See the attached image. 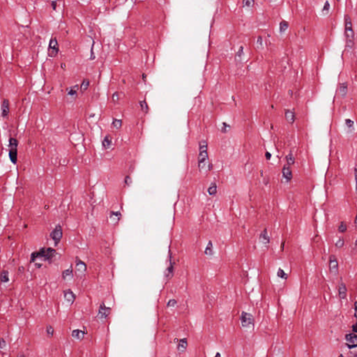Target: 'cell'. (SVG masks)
I'll list each match as a JSON object with an SVG mask.
<instances>
[{
	"label": "cell",
	"instance_id": "6da1fadb",
	"mask_svg": "<svg viewBox=\"0 0 357 357\" xmlns=\"http://www.w3.org/2000/svg\"><path fill=\"white\" fill-rule=\"evenodd\" d=\"M208 144L206 140L203 139L199 142V154L197 157V165L200 172L205 174L210 170V163H209L208 155Z\"/></svg>",
	"mask_w": 357,
	"mask_h": 357
},
{
	"label": "cell",
	"instance_id": "7a4b0ae2",
	"mask_svg": "<svg viewBox=\"0 0 357 357\" xmlns=\"http://www.w3.org/2000/svg\"><path fill=\"white\" fill-rule=\"evenodd\" d=\"M57 255L56 250L50 247H43L39 250L32 252L30 256V262L33 263L37 259H41L45 262L50 263Z\"/></svg>",
	"mask_w": 357,
	"mask_h": 357
},
{
	"label": "cell",
	"instance_id": "3957f363",
	"mask_svg": "<svg viewBox=\"0 0 357 357\" xmlns=\"http://www.w3.org/2000/svg\"><path fill=\"white\" fill-rule=\"evenodd\" d=\"M345 34L347 47L352 50L354 45V31L350 16L346 15L345 18Z\"/></svg>",
	"mask_w": 357,
	"mask_h": 357
},
{
	"label": "cell",
	"instance_id": "277c9868",
	"mask_svg": "<svg viewBox=\"0 0 357 357\" xmlns=\"http://www.w3.org/2000/svg\"><path fill=\"white\" fill-rule=\"evenodd\" d=\"M329 273L331 278L335 280L338 278L339 274V267H338V261L336 256L335 255H331L329 256Z\"/></svg>",
	"mask_w": 357,
	"mask_h": 357
},
{
	"label": "cell",
	"instance_id": "5b68a950",
	"mask_svg": "<svg viewBox=\"0 0 357 357\" xmlns=\"http://www.w3.org/2000/svg\"><path fill=\"white\" fill-rule=\"evenodd\" d=\"M18 141L17 139L11 138L9 139V158L13 164H16L18 161Z\"/></svg>",
	"mask_w": 357,
	"mask_h": 357
},
{
	"label": "cell",
	"instance_id": "8992f818",
	"mask_svg": "<svg viewBox=\"0 0 357 357\" xmlns=\"http://www.w3.org/2000/svg\"><path fill=\"white\" fill-rule=\"evenodd\" d=\"M240 322L241 327L244 329H248L253 328L254 326L255 319L254 317L251 313L242 312L240 317Z\"/></svg>",
	"mask_w": 357,
	"mask_h": 357
},
{
	"label": "cell",
	"instance_id": "52a82bcc",
	"mask_svg": "<svg viewBox=\"0 0 357 357\" xmlns=\"http://www.w3.org/2000/svg\"><path fill=\"white\" fill-rule=\"evenodd\" d=\"M50 237L53 241H54L55 246H57L60 244L61 239L63 237V229L62 226L60 224L56 225L55 227L50 232Z\"/></svg>",
	"mask_w": 357,
	"mask_h": 357
},
{
	"label": "cell",
	"instance_id": "ba28073f",
	"mask_svg": "<svg viewBox=\"0 0 357 357\" xmlns=\"http://www.w3.org/2000/svg\"><path fill=\"white\" fill-rule=\"evenodd\" d=\"M111 308L106 307L103 303H102L100 305V307L98 308V314L96 315V318H97L98 321L101 324L104 323L107 320L108 316L110 314Z\"/></svg>",
	"mask_w": 357,
	"mask_h": 357
},
{
	"label": "cell",
	"instance_id": "9c48e42d",
	"mask_svg": "<svg viewBox=\"0 0 357 357\" xmlns=\"http://www.w3.org/2000/svg\"><path fill=\"white\" fill-rule=\"evenodd\" d=\"M60 51V46H59L58 41L56 38H52L50 40L48 48V55L50 57L54 58L58 55Z\"/></svg>",
	"mask_w": 357,
	"mask_h": 357
},
{
	"label": "cell",
	"instance_id": "30bf717a",
	"mask_svg": "<svg viewBox=\"0 0 357 357\" xmlns=\"http://www.w3.org/2000/svg\"><path fill=\"white\" fill-rule=\"evenodd\" d=\"M79 90V85H75L73 86H71L69 88L67 89L66 93V101L68 103H73V102L76 100V98L77 96V93H78Z\"/></svg>",
	"mask_w": 357,
	"mask_h": 357
},
{
	"label": "cell",
	"instance_id": "8fae6325",
	"mask_svg": "<svg viewBox=\"0 0 357 357\" xmlns=\"http://www.w3.org/2000/svg\"><path fill=\"white\" fill-rule=\"evenodd\" d=\"M76 273L79 276H84L86 271H87V264L86 263L82 261L78 257H76Z\"/></svg>",
	"mask_w": 357,
	"mask_h": 357
},
{
	"label": "cell",
	"instance_id": "7c38bea8",
	"mask_svg": "<svg viewBox=\"0 0 357 357\" xmlns=\"http://www.w3.org/2000/svg\"><path fill=\"white\" fill-rule=\"evenodd\" d=\"M347 346L349 348L357 347V335L354 334H349L345 335Z\"/></svg>",
	"mask_w": 357,
	"mask_h": 357
},
{
	"label": "cell",
	"instance_id": "4fadbf2b",
	"mask_svg": "<svg viewBox=\"0 0 357 357\" xmlns=\"http://www.w3.org/2000/svg\"><path fill=\"white\" fill-rule=\"evenodd\" d=\"M174 260H173V257H172V253H170V264H169L168 267L167 268V270H166L165 272V278L166 280H170V278H172L173 275H174Z\"/></svg>",
	"mask_w": 357,
	"mask_h": 357
},
{
	"label": "cell",
	"instance_id": "5bb4252c",
	"mask_svg": "<svg viewBox=\"0 0 357 357\" xmlns=\"http://www.w3.org/2000/svg\"><path fill=\"white\" fill-rule=\"evenodd\" d=\"M64 300H65V301L68 303L69 305H71L73 304V302L75 301V300H76V294H75L74 292L71 290V289H66L65 291H64Z\"/></svg>",
	"mask_w": 357,
	"mask_h": 357
},
{
	"label": "cell",
	"instance_id": "9a60e30c",
	"mask_svg": "<svg viewBox=\"0 0 357 357\" xmlns=\"http://www.w3.org/2000/svg\"><path fill=\"white\" fill-rule=\"evenodd\" d=\"M347 287L344 282L342 281V278H340L339 284H338V294L341 299H345L347 297Z\"/></svg>",
	"mask_w": 357,
	"mask_h": 357
},
{
	"label": "cell",
	"instance_id": "2e32d148",
	"mask_svg": "<svg viewBox=\"0 0 357 357\" xmlns=\"http://www.w3.org/2000/svg\"><path fill=\"white\" fill-rule=\"evenodd\" d=\"M282 174H283L284 178L288 181H290L292 178H293L292 169L290 168V165H284L283 166V169H282Z\"/></svg>",
	"mask_w": 357,
	"mask_h": 357
},
{
	"label": "cell",
	"instance_id": "e0dca14e",
	"mask_svg": "<svg viewBox=\"0 0 357 357\" xmlns=\"http://www.w3.org/2000/svg\"><path fill=\"white\" fill-rule=\"evenodd\" d=\"M2 117L6 118L8 117L10 112V103L8 99H4L1 106Z\"/></svg>",
	"mask_w": 357,
	"mask_h": 357
},
{
	"label": "cell",
	"instance_id": "ac0fdd59",
	"mask_svg": "<svg viewBox=\"0 0 357 357\" xmlns=\"http://www.w3.org/2000/svg\"><path fill=\"white\" fill-rule=\"evenodd\" d=\"M177 342V347L176 350L179 353L183 354L186 351L187 347H188V339L186 338H182V339L179 340Z\"/></svg>",
	"mask_w": 357,
	"mask_h": 357
},
{
	"label": "cell",
	"instance_id": "d6986e66",
	"mask_svg": "<svg viewBox=\"0 0 357 357\" xmlns=\"http://www.w3.org/2000/svg\"><path fill=\"white\" fill-rule=\"evenodd\" d=\"M62 278L66 282H71L73 279V272L71 266L68 269L64 270L62 272Z\"/></svg>",
	"mask_w": 357,
	"mask_h": 357
},
{
	"label": "cell",
	"instance_id": "ffe728a7",
	"mask_svg": "<svg viewBox=\"0 0 357 357\" xmlns=\"http://www.w3.org/2000/svg\"><path fill=\"white\" fill-rule=\"evenodd\" d=\"M259 239L260 243L264 244V245H265V244H267V245H268V244L269 243V242H270V237H269V236L268 235L267 229H264V230H263L262 232H261V234H260V235H259Z\"/></svg>",
	"mask_w": 357,
	"mask_h": 357
},
{
	"label": "cell",
	"instance_id": "44dd1931",
	"mask_svg": "<svg viewBox=\"0 0 357 357\" xmlns=\"http://www.w3.org/2000/svg\"><path fill=\"white\" fill-rule=\"evenodd\" d=\"M71 335L72 338H73L74 340H76V341H81L85 337V333L81 331V330L76 329L72 331Z\"/></svg>",
	"mask_w": 357,
	"mask_h": 357
},
{
	"label": "cell",
	"instance_id": "7402d4cb",
	"mask_svg": "<svg viewBox=\"0 0 357 357\" xmlns=\"http://www.w3.org/2000/svg\"><path fill=\"white\" fill-rule=\"evenodd\" d=\"M284 116H285L286 120L289 123H293L296 119V114H295L294 112L289 110H287L284 112Z\"/></svg>",
	"mask_w": 357,
	"mask_h": 357
},
{
	"label": "cell",
	"instance_id": "603a6c76",
	"mask_svg": "<svg viewBox=\"0 0 357 357\" xmlns=\"http://www.w3.org/2000/svg\"><path fill=\"white\" fill-rule=\"evenodd\" d=\"M205 253L206 255L209 257H212L214 255V249L212 241H209V243H207V245H206V248L205 250Z\"/></svg>",
	"mask_w": 357,
	"mask_h": 357
},
{
	"label": "cell",
	"instance_id": "cb8c5ba5",
	"mask_svg": "<svg viewBox=\"0 0 357 357\" xmlns=\"http://www.w3.org/2000/svg\"><path fill=\"white\" fill-rule=\"evenodd\" d=\"M102 144H103V147H104V149H109L111 148L112 144V138L110 137V135H107L106 137H105L103 142H102Z\"/></svg>",
	"mask_w": 357,
	"mask_h": 357
},
{
	"label": "cell",
	"instance_id": "d4e9b609",
	"mask_svg": "<svg viewBox=\"0 0 357 357\" xmlns=\"http://www.w3.org/2000/svg\"><path fill=\"white\" fill-rule=\"evenodd\" d=\"M340 93L342 98H345L347 93V83L343 82L340 85Z\"/></svg>",
	"mask_w": 357,
	"mask_h": 357
},
{
	"label": "cell",
	"instance_id": "484cf974",
	"mask_svg": "<svg viewBox=\"0 0 357 357\" xmlns=\"http://www.w3.org/2000/svg\"><path fill=\"white\" fill-rule=\"evenodd\" d=\"M122 119H117L113 118L112 119V122L111 124V128L112 129L119 130V128L122 127Z\"/></svg>",
	"mask_w": 357,
	"mask_h": 357
},
{
	"label": "cell",
	"instance_id": "4316f807",
	"mask_svg": "<svg viewBox=\"0 0 357 357\" xmlns=\"http://www.w3.org/2000/svg\"><path fill=\"white\" fill-rule=\"evenodd\" d=\"M208 193L209 195L213 196L215 195L217 193V185L216 182H212V183L209 185L208 188Z\"/></svg>",
	"mask_w": 357,
	"mask_h": 357
},
{
	"label": "cell",
	"instance_id": "83f0119b",
	"mask_svg": "<svg viewBox=\"0 0 357 357\" xmlns=\"http://www.w3.org/2000/svg\"><path fill=\"white\" fill-rule=\"evenodd\" d=\"M1 281L2 283H8L9 281V273L7 270H3L1 273Z\"/></svg>",
	"mask_w": 357,
	"mask_h": 357
},
{
	"label": "cell",
	"instance_id": "f1b7e54d",
	"mask_svg": "<svg viewBox=\"0 0 357 357\" xmlns=\"http://www.w3.org/2000/svg\"><path fill=\"white\" fill-rule=\"evenodd\" d=\"M89 80L87 78H85L83 80L81 85H80V90H81L82 93H84L88 89L89 87Z\"/></svg>",
	"mask_w": 357,
	"mask_h": 357
},
{
	"label": "cell",
	"instance_id": "f546056e",
	"mask_svg": "<svg viewBox=\"0 0 357 357\" xmlns=\"http://www.w3.org/2000/svg\"><path fill=\"white\" fill-rule=\"evenodd\" d=\"M338 232H340V233H345V232H347V222H346L345 221L340 222L339 225H338Z\"/></svg>",
	"mask_w": 357,
	"mask_h": 357
},
{
	"label": "cell",
	"instance_id": "4dcf8cb0",
	"mask_svg": "<svg viewBox=\"0 0 357 357\" xmlns=\"http://www.w3.org/2000/svg\"><path fill=\"white\" fill-rule=\"evenodd\" d=\"M139 106H140L142 110L143 111L144 113H147L149 111V107L147 103V102L145 101H140L139 102Z\"/></svg>",
	"mask_w": 357,
	"mask_h": 357
},
{
	"label": "cell",
	"instance_id": "1f68e13d",
	"mask_svg": "<svg viewBox=\"0 0 357 357\" xmlns=\"http://www.w3.org/2000/svg\"><path fill=\"white\" fill-rule=\"evenodd\" d=\"M286 160L287 163H288V165H294L295 163V158L294 156V155L292 154V153H289V154L286 156Z\"/></svg>",
	"mask_w": 357,
	"mask_h": 357
},
{
	"label": "cell",
	"instance_id": "d6a6232c",
	"mask_svg": "<svg viewBox=\"0 0 357 357\" xmlns=\"http://www.w3.org/2000/svg\"><path fill=\"white\" fill-rule=\"evenodd\" d=\"M46 329V333L48 337L50 338L53 337V335H54L55 334V329L53 328V326H52L51 325H47L46 329Z\"/></svg>",
	"mask_w": 357,
	"mask_h": 357
},
{
	"label": "cell",
	"instance_id": "836d02e7",
	"mask_svg": "<svg viewBox=\"0 0 357 357\" xmlns=\"http://www.w3.org/2000/svg\"><path fill=\"white\" fill-rule=\"evenodd\" d=\"M345 245V240L342 237H340L338 241L335 243V246L338 248H341Z\"/></svg>",
	"mask_w": 357,
	"mask_h": 357
},
{
	"label": "cell",
	"instance_id": "e575fe53",
	"mask_svg": "<svg viewBox=\"0 0 357 357\" xmlns=\"http://www.w3.org/2000/svg\"><path fill=\"white\" fill-rule=\"evenodd\" d=\"M289 27V24L288 22H286V21H282V22L280 23V32H283L285 31L287 29H288Z\"/></svg>",
	"mask_w": 357,
	"mask_h": 357
},
{
	"label": "cell",
	"instance_id": "d590c367",
	"mask_svg": "<svg viewBox=\"0 0 357 357\" xmlns=\"http://www.w3.org/2000/svg\"><path fill=\"white\" fill-rule=\"evenodd\" d=\"M277 276H278L279 278H280L282 279H287L288 278V274L284 272V271L283 270L281 269V268H279L278 271L277 272Z\"/></svg>",
	"mask_w": 357,
	"mask_h": 357
},
{
	"label": "cell",
	"instance_id": "8d00e7d4",
	"mask_svg": "<svg viewBox=\"0 0 357 357\" xmlns=\"http://www.w3.org/2000/svg\"><path fill=\"white\" fill-rule=\"evenodd\" d=\"M255 2L253 1V0H246V1L243 2V6L246 8H252Z\"/></svg>",
	"mask_w": 357,
	"mask_h": 357
},
{
	"label": "cell",
	"instance_id": "74e56055",
	"mask_svg": "<svg viewBox=\"0 0 357 357\" xmlns=\"http://www.w3.org/2000/svg\"><path fill=\"white\" fill-rule=\"evenodd\" d=\"M330 9V4L329 2H326L325 4L324 5V7L322 9V13H327L329 12V10Z\"/></svg>",
	"mask_w": 357,
	"mask_h": 357
},
{
	"label": "cell",
	"instance_id": "f35d334b",
	"mask_svg": "<svg viewBox=\"0 0 357 357\" xmlns=\"http://www.w3.org/2000/svg\"><path fill=\"white\" fill-rule=\"evenodd\" d=\"M176 301L175 299H170L167 303V307L168 308H170V307H174L176 304Z\"/></svg>",
	"mask_w": 357,
	"mask_h": 357
},
{
	"label": "cell",
	"instance_id": "ab89813d",
	"mask_svg": "<svg viewBox=\"0 0 357 357\" xmlns=\"http://www.w3.org/2000/svg\"><path fill=\"white\" fill-rule=\"evenodd\" d=\"M230 129V127L229 125L227 124V123H222V132L223 133H227V131H229Z\"/></svg>",
	"mask_w": 357,
	"mask_h": 357
},
{
	"label": "cell",
	"instance_id": "60d3db41",
	"mask_svg": "<svg viewBox=\"0 0 357 357\" xmlns=\"http://www.w3.org/2000/svg\"><path fill=\"white\" fill-rule=\"evenodd\" d=\"M345 124L347 125V127L348 128H351L354 127V122L353 121H351V119H346L345 120Z\"/></svg>",
	"mask_w": 357,
	"mask_h": 357
},
{
	"label": "cell",
	"instance_id": "b9f144b4",
	"mask_svg": "<svg viewBox=\"0 0 357 357\" xmlns=\"http://www.w3.org/2000/svg\"><path fill=\"white\" fill-rule=\"evenodd\" d=\"M119 98V93L118 92H115L113 93V95H112V99H113V101H118Z\"/></svg>",
	"mask_w": 357,
	"mask_h": 357
},
{
	"label": "cell",
	"instance_id": "7bdbcfd3",
	"mask_svg": "<svg viewBox=\"0 0 357 357\" xmlns=\"http://www.w3.org/2000/svg\"><path fill=\"white\" fill-rule=\"evenodd\" d=\"M354 178L356 181V193L357 194V169H354Z\"/></svg>",
	"mask_w": 357,
	"mask_h": 357
},
{
	"label": "cell",
	"instance_id": "ee69618b",
	"mask_svg": "<svg viewBox=\"0 0 357 357\" xmlns=\"http://www.w3.org/2000/svg\"><path fill=\"white\" fill-rule=\"evenodd\" d=\"M6 341H5L4 338H2L1 339V349L2 350H3V349L6 347Z\"/></svg>",
	"mask_w": 357,
	"mask_h": 357
},
{
	"label": "cell",
	"instance_id": "f6af8a7d",
	"mask_svg": "<svg viewBox=\"0 0 357 357\" xmlns=\"http://www.w3.org/2000/svg\"><path fill=\"white\" fill-rule=\"evenodd\" d=\"M354 316H355L356 319H357V301L354 303Z\"/></svg>",
	"mask_w": 357,
	"mask_h": 357
},
{
	"label": "cell",
	"instance_id": "bcb514c9",
	"mask_svg": "<svg viewBox=\"0 0 357 357\" xmlns=\"http://www.w3.org/2000/svg\"><path fill=\"white\" fill-rule=\"evenodd\" d=\"M125 183L127 184V186H130L131 184V179L130 178V177H129V179H128V177H127V176L126 177V179H125Z\"/></svg>",
	"mask_w": 357,
	"mask_h": 357
},
{
	"label": "cell",
	"instance_id": "7dc6e473",
	"mask_svg": "<svg viewBox=\"0 0 357 357\" xmlns=\"http://www.w3.org/2000/svg\"><path fill=\"white\" fill-rule=\"evenodd\" d=\"M57 2H51V6H52V9L55 10L56 9V7H57Z\"/></svg>",
	"mask_w": 357,
	"mask_h": 357
},
{
	"label": "cell",
	"instance_id": "c3c4849f",
	"mask_svg": "<svg viewBox=\"0 0 357 357\" xmlns=\"http://www.w3.org/2000/svg\"><path fill=\"white\" fill-rule=\"evenodd\" d=\"M352 330L353 331L357 333V323H356L355 324H354L352 326Z\"/></svg>",
	"mask_w": 357,
	"mask_h": 357
},
{
	"label": "cell",
	"instance_id": "681fc988",
	"mask_svg": "<svg viewBox=\"0 0 357 357\" xmlns=\"http://www.w3.org/2000/svg\"><path fill=\"white\" fill-rule=\"evenodd\" d=\"M265 156H266V157H267V160H269L270 158H271V157H272V155H271V154H269V152H267V153H266Z\"/></svg>",
	"mask_w": 357,
	"mask_h": 357
},
{
	"label": "cell",
	"instance_id": "f907efd6",
	"mask_svg": "<svg viewBox=\"0 0 357 357\" xmlns=\"http://www.w3.org/2000/svg\"><path fill=\"white\" fill-rule=\"evenodd\" d=\"M354 225H355V228H356V231H357V214H356V215L355 219H354Z\"/></svg>",
	"mask_w": 357,
	"mask_h": 357
},
{
	"label": "cell",
	"instance_id": "816d5d0a",
	"mask_svg": "<svg viewBox=\"0 0 357 357\" xmlns=\"http://www.w3.org/2000/svg\"><path fill=\"white\" fill-rule=\"evenodd\" d=\"M214 357H221V353H220V352H216V355H215V356H214Z\"/></svg>",
	"mask_w": 357,
	"mask_h": 357
},
{
	"label": "cell",
	"instance_id": "f5cc1de1",
	"mask_svg": "<svg viewBox=\"0 0 357 357\" xmlns=\"http://www.w3.org/2000/svg\"><path fill=\"white\" fill-rule=\"evenodd\" d=\"M17 357H25V355H23V354H20V355H18Z\"/></svg>",
	"mask_w": 357,
	"mask_h": 357
}]
</instances>
